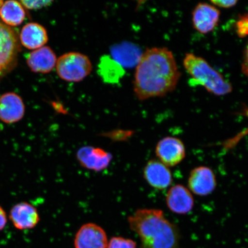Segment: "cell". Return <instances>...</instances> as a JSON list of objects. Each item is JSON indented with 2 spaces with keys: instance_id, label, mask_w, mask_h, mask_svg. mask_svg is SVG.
<instances>
[{
  "instance_id": "1",
  "label": "cell",
  "mask_w": 248,
  "mask_h": 248,
  "mask_svg": "<svg viewBox=\"0 0 248 248\" xmlns=\"http://www.w3.org/2000/svg\"><path fill=\"white\" fill-rule=\"evenodd\" d=\"M181 74L172 52L165 47L149 48L138 62L133 91L140 101L160 97L177 86Z\"/></svg>"
},
{
  "instance_id": "2",
  "label": "cell",
  "mask_w": 248,
  "mask_h": 248,
  "mask_svg": "<svg viewBox=\"0 0 248 248\" xmlns=\"http://www.w3.org/2000/svg\"><path fill=\"white\" fill-rule=\"evenodd\" d=\"M128 222L140 238V248H179L178 226L167 219L162 210L139 209L128 217Z\"/></svg>"
},
{
  "instance_id": "3",
  "label": "cell",
  "mask_w": 248,
  "mask_h": 248,
  "mask_svg": "<svg viewBox=\"0 0 248 248\" xmlns=\"http://www.w3.org/2000/svg\"><path fill=\"white\" fill-rule=\"evenodd\" d=\"M184 65L193 81L197 85L202 86L209 92L221 96L232 92L231 83L203 58L193 53H188L185 55Z\"/></svg>"
},
{
  "instance_id": "4",
  "label": "cell",
  "mask_w": 248,
  "mask_h": 248,
  "mask_svg": "<svg viewBox=\"0 0 248 248\" xmlns=\"http://www.w3.org/2000/svg\"><path fill=\"white\" fill-rule=\"evenodd\" d=\"M55 69L58 77L64 81L79 82L91 74L93 65L88 56L69 52L58 58Z\"/></svg>"
},
{
  "instance_id": "5",
  "label": "cell",
  "mask_w": 248,
  "mask_h": 248,
  "mask_svg": "<svg viewBox=\"0 0 248 248\" xmlns=\"http://www.w3.org/2000/svg\"><path fill=\"white\" fill-rule=\"evenodd\" d=\"M20 47L14 30L0 21V77L14 69L17 63Z\"/></svg>"
},
{
  "instance_id": "6",
  "label": "cell",
  "mask_w": 248,
  "mask_h": 248,
  "mask_svg": "<svg viewBox=\"0 0 248 248\" xmlns=\"http://www.w3.org/2000/svg\"><path fill=\"white\" fill-rule=\"evenodd\" d=\"M158 160L167 167H174L181 163L186 156V148L181 140L166 137L158 142L156 147Z\"/></svg>"
},
{
  "instance_id": "7",
  "label": "cell",
  "mask_w": 248,
  "mask_h": 248,
  "mask_svg": "<svg viewBox=\"0 0 248 248\" xmlns=\"http://www.w3.org/2000/svg\"><path fill=\"white\" fill-rule=\"evenodd\" d=\"M217 186L215 173L209 167H197L190 172L188 179L189 190L199 196L213 193Z\"/></svg>"
},
{
  "instance_id": "8",
  "label": "cell",
  "mask_w": 248,
  "mask_h": 248,
  "mask_svg": "<svg viewBox=\"0 0 248 248\" xmlns=\"http://www.w3.org/2000/svg\"><path fill=\"white\" fill-rule=\"evenodd\" d=\"M108 245L106 232L93 223L82 225L74 239L75 248H107Z\"/></svg>"
},
{
  "instance_id": "9",
  "label": "cell",
  "mask_w": 248,
  "mask_h": 248,
  "mask_svg": "<svg viewBox=\"0 0 248 248\" xmlns=\"http://www.w3.org/2000/svg\"><path fill=\"white\" fill-rule=\"evenodd\" d=\"M220 11L215 6L201 2L193 12V24L194 29L202 34L212 32L218 25Z\"/></svg>"
},
{
  "instance_id": "10",
  "label": "cell",
  "mask_w": 248,
  "mask_h": 248,
  "mask_svg": "<svg viewBox=\"0 0 248 248\" xmlns=\"http://www.w3.org/2000/svg\"><path fill=\"white\" fill-rule=\"evenodd\" d=\"M77 157L83 168L97 172L106 169L112 159L111 155L103 149L91 146L80 148Z\"/></svg>"
},
{
  "instance_id": "11",
  "label": "cell",
  "mask_w": 248,
  "mask_h": 248,
  "mask_svg": "<svg viewBox=\"0 0 248 248\" xmlns=\"http://www.w3.org/2000/svg\"><path fill=\"white\" fill-rule=\"evenodd\" d=\"M9 217L14 227L20 231L33 229L40 221L38 210L26 202H21L12 207Z\"/></svg>"
},
{
  "instance_id": "12",
  "label": "cell",
  "mask_w": 248,
  "mask_h": 248,
  "mask_svg": "<svg viewBox=\"0 0 248 248\" xmlns=\"http://www.w3.org/2000/svg\"><path fill=\"white\" fill-rule=\"evenodd\" d=\"M166 204L172 212L186 215L193 210L194 200L189 189L182 185H176L167 192Z\"/></svg>"
},
{
  "instance_id": "13",
  "label": "cell",
  "mask_w": 248,
  "mask_h": 248,
  "mask_svg": "<svg viewBox=\"0 0 248 248\" xmlns=\"http://www.w3.org/2000/svg\"><path fill=\"white\" fill-rule=\"evenodd\" d=\"M143 175L148 184L156 190H165L172 182V173L169 167L159 160L149 161L144 167Z\"/></svg>"
},
{
  "instance_id": "14",
  "label": "cell",
  "mask_w": 248,
  "mask_h": 248,
  "mask_svg": "<svg viewBox=\"0 0 248 248\" xmlns=\"http://www.w3.org/2000/svg\"><path fill=\"white\" fill-rule=\"evenodd\" d=\"M25 106L22 99L14 93H5L0 97V120L13 124L23 119Z\"/></svg>"
},
{
  "instance_id": "15",
  "label": "cell",
  "mask_w": 248,
  "mask_h": 248,
  "mask_svg": "<svg viewBox=\"0 0 248 248\" xmlns=\"http://www.w3.org/2000/svg\"><path fill=\"white\" fill-rule=\"evenodd\" d=\"M58 58L53 49L48 46L35 49L28 55L27 62L34 73L48 74L53 70Z\"/></svg>"
},
{
  "instance_id": "16",
  "label": "cell",
  "mask_w": 248,
  "mask_h": 248,
  "mask_svg": "<svg viewBox=\"0 0 248 248\" xmlns=\"http://www.w3.org/2000/svg\"><path fill=\"white\" fill-rule=\"evenodd\" d=\"M20 40L25 47L35 50L45 46L48 42L47 31L42 25L30 23L23 28L20 33Z\"/></svg>"
},
{
  "instance_id": "17",
  "label": "cell",
  "mask_w": 248,
  "mask_h": 248,
  "mask_svg": "<svg viewBox=\"0 0 248 248\" xmlns=\"http://www.w3.org/2000/svg\"><path fill=\"white\" fill-rule=\"evenodd\" d=\"M98 67L99 76L105 82L110 84L119 83L125 74L123 66L110 56L102 57Z\"/></svg>"
},
{
  "instance_id": "18",
  "label": "cell",
  "mask_w": 248,
  "mask_h": 248,
  "mask_svg": "<svg viewBox=\"0 0 248 248\" xmlns=\"http://www.w3.org/2000/svg\"><path fill=\"white\" fill-rule=\"evenodd\" d=\"M25 17L26 12L20 2L7 1L0 7V18L8 26H19L23 22Z\"/></svg>"
},
{
  "instance_id": "19",
  "label": "cell",
  "mask_w": 248,
  "mask_h": 248,
  "mask_svg": "<svg viewBox=\"0 0 248 248\" xmlns=\"http://www.w3.org/2000/svg\"><path fill=\"white\" fill-rule=\"evenodd\" d=\"M112 58L123 66H132L138 62L142 54L138 46L129 44L114 46L112 51Z\"/></svg>"
},
{
  "instance_id": "20",
  "label": "cell",
  "mask_w": 248,
  "mask_h": 248,
  "mask_svg": "<svg viewBox=\"0 0 248 248\" xmlns=\"http://www.w3.org/2000/svg\"><path fill=\"white\" fill-rule=\"evenodd\" d=\"M107 248H136V243L129 238L113 237L108 243Z\"/></svg>"
},
{
  "instance_id": "21",
  "label": "cell",
  "mask_w": 248,
  "mask_h": 248,
  "mask_svg": "<svg viewBox=\"0 0 248 248\" xmlns=\"http://www.w3.org/2000/svg\"><path fill=\"white\" fill-rule=\"evenodd\" d=\"M237 33L240 38L248 35V17L247 15L242 16L236 23Z\"/></svg>"
},
{
  "instance_id": "22",
  "label": "cell",
  "mask_w": 248,
  "mask_h": 248,
  "mask_svg": "<svg viewBox=\"0 0 248 248\" xmlns=\"http://www.w3.org/2000/svg\"><path fill=\"white\" fill-rule=\"evenodd\" d=\"M52 1H26L22 0L20 2L26 8L29 9H40L47 7L52 4Z\"/></svg>"
},
{
  "instance_id": "23",
  "label": "cell",
  "mask_w": 248,
  "mask_h": 248,
  "mask_svg": "<svg viewBox=\"0 0 248 248\" xmlns=\"http://www.w3.org/2000/svg\"><path fill=\"white\" fill-rule=\"evenodd\" d=\"M237 2L236 0H234V1H231V0H229V1H217V0L211 1V3H212L213 5L223 8H232L236 5Z\"/></svg>"
},
{
  "instance_id": "24",
  "label": "cell",
  "mask_w": 248,
  "mask_h": 248,
  "mask_svg": "<svg viewBox=\"0 0 248 248\" xmlns=\"http://www.w3.org/2000/svg\"><path fill=\"white\" fill-rule=\"evenodd\" d=\"M8 222L7 215L5 211L0 205V232L5 228Z\"/></svg>"
},
{
  "instance_id": "25",
  "label": "cell",
  "mask_w": 248,
  "mask_h": 248,
  "mask_svg": "<svg viewBox=\"0 0 248 248\" xmlns=\"http://www.w3.org/2000/svg\"><path fill=\"white\" fill-rule=\"evenodd\" d=\"M242 71L243 73L248 77V44L245 51L243 64H242Z\"/></svg>"
},
{
  "instance_id": "26",
  "label": "cell",
  "mask_w": 248,
  "mask_h": 248,
  "mask_svg": "<svg viewBox=\"0 0 248 248\" xmlns=\"http://www.w3.org/2000/svg\"><path fill=\"white\" fill-rule=\"evenodd\" d=\"M244 115L248 118V108L244 110Z\"/></svg>"
},
{
  "instance_id": "27",
  "label": "cell",
  "mask_w": 248,
  "mask_h": 248,
  "mask_svg": "<svg viewBox=\"0 0 248 248\" xmlns=\"http://www.w3.org/2000/svg\"><path fill=\"white\" fill-rule=\"evenodd\" d=\"M247 16H248V14L247 15Z\"/></svg>"
}]
</instances>
